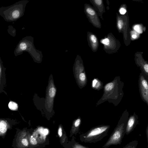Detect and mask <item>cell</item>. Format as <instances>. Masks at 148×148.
Instances as JSON below:
<instances>
[{"mask_svg":"<svg viewBox=\"0 0 148 148\" xmlns=\"http://www.w3.org/2000/svg\"><path fill=\"white\" fill-rule=\"evenodd\" d=\"M26 52L29 54L34 60L36 62H40L43 57L41 51L35 47L34 44V38L31 36H27L20 40L16 45L14 51L15 56Z\"/></svg>","mask_w":148,"mask_h":148,"instance_id":"3","label":"cell"},{"mask_svg":"<svg viewBox=\"0 0 148 148\" xmlns=\"http://www.w3.org/2000/svg\"><path fill=\"white\" fill-rule=\"evenodd\" d=\"M134 29L137 32H140V29L139 26L138 25H136L134 27Z\"/></svg>","mask_w":148,"mask_h":148,"instance_id":"25","label":"cell"},{"mask_svg":"<svg viewBox=\"0 0 148 148\" xmlns=\"http://www.w3.org/2000/svg\"><path fill=\"white\" fill-rule=\"evenodd\" d=\"M58 134L60 136H61L62 135V129L60 127L58 131Z\"/></svg>","mask_w":148,"mask_h":148,"instance_id":"27","label":"cell"},{"mask_svg":"<svg viewBox=\"0 0 148 148\" xmlns=\"http://www.w3.org/2000/svg\"><path fill=\"white\" fill-rule=\"evenodd\" d=\"M138 142L137 140H133L130 142L122 148H132L134 145L138 144Z\"/></svg>","mask_w":148,"mask_h":148,"instance_id":"13","label":"cell"},{"mask_svg":"<svg viewBox=\"0 0 148 148\" xmlns=\"http://www.w3.org/2000/svg\"><path fill=\"white\" fill-rule=\"evenodd\" d=\"M146 135L147 137V142H148V125H147L146 130Z\"/></svg>","mask_w":148,"mask_h":148,"instance_id":"26","label":"cell"},{"mask_svg":"<svg viewBox=\"0 0 148 148\" xmlns=\"http://www.w3.org/2000/svg\"><path fill=\"white\" fill-rule=\"evenodd\" d=\"M123 21L121 20H119L117 22V26L118 28L119 29H121L123 27Z\"/></svg>","mask_w":148,"mask_h":148,"instance_id":"16","label":"cell"},{"mask_svg":"<svg viewBox=\"0 0 148 148\" xmlns=\"http://www.w3.org/2000/svg\"><path fill=\"white\" fill-rule=\"evenodd\" d=\"M95 3L98 5H100L102 3V0H96L94 1Z\"/></svg>","mask_w":148,"mask_h":148,"instance_id":"24","label":"cell"},{"mask_svg":"<svg viewBox=\"0 0 148 148\" xmlns=\"http://www.w3.org/2000/svg\"><path fill=\"white\" fill-rule=\"evenodd\" d=\"M21 142L22 144L25 146H27L28 145V141L26 139H23L21 141Z\"/></svg>","mask_w":148,"mask_h":148,"instance_id":"20","label":"cell"},{"mask_svg":"<svg viewBox=\"0 0 148 148\" xmlns=\"http://www.w3.org/2000/svg\"><path fill=\"white\" fill-rule=\"evenodd\" d=\"M8 106L9 108L12 110H17L18 108L17 104L16 103L12 101H10L9 102Z\"/></svg>","mask_w":148,"mask_h":148,"instance_id":"10","label":"cell"},{"mask_svg":"<svg viewBox=\"0 0 148 148\" xmlns=\"http://www.w3.org/2000/svg\"><path fill=\"white\" fill-rule=\"evenodd\" d=\"M139 122L138 117L134 112L128 118L126 127L125 134L127 135L130 134L134 130Z\"/></svg>","mask_w":148,"mask_h":148,"instance_id":"7","label":"cell"},{"mask_svg":"<svg viewBox=\"0 0 148 148\" xmlns=\"http://www.w3.org/2000/svg\"><path fill=\"white\" fill-rule=\"evenodd\" d=\"M56 90L54 87H51L49 90V95L51 97H53L56 94Z\"/></svg>","mask_w":148,"mask_h":148,"instance_id":"15","label":"cell"},{"mask_svg":"<svg viewBox=\"0 0 148 148\" xmlns=\"http://www.w3.org/2000/svg\"><path fill=\"white\" fill-rule=\"evenodd\" d=\"M5 70L6 68L3 65V62L0 56V93L3 92L7 95L6 92L4 90L6 83Z\"/></svg>","mask_w":148,"mask_h":148,"instance_id":"8","label":"cell"},{"mask_svg":"<svg viewBox=\"0 0 148 148\" xmlns=\"http://www.w3.org/2000/svg\"><path fill=\"white\" fill-rule=\"evenodd\" d=\"M8 32L9 34L13 36H15L16 35V30L13 26L10 25L8 27Z\"/></svg>","mask_w":148,"mask_h":148,"instance_id":"12","label":"cell"},{"mask_svg":"<svg viewBox=\"0 0 148 148\" xmlns=\"http://www.w3.org/2000/svg\"><path fill=\"white\" fill-rule=\"evenodd\" d=\"M48 130L47 129L44 130V133L45 134H46L48 133Z\"/></svg>","mask_w":148,"mask_h":148,"instance_id":"28","label":"cell"},{"mask_svg":"<svg viewBox=\"0 0 148 148\" xmlns=\"http://www.w3.org/2000/svg\"><path fill=\"white\" fill-rule=\"evenodd\" d=\"M148 76L141 71L139 76L138 86L141 99L148 105Z\"/></svg>","mask_w":148,"mask_h":148,"instance_id":"6","label":"cell"},{"mask_svg":"<svg viewBox=\"0 0 148 148\" xmlns=\"http://www.w3.org/2000/svg\"><path fill=\"white\" fill-rule=\"evenodd\" d=\"M101 42L105 45H108L109 43V40L108 38H106L102 40Z\"/></svg>","mask_w":148,"mask_h":148,"instance_id":"21","label":"cell"},{"mask_svg":"<svg viewBox=\"0 0 148 148\" xmlns=\"http://www.w3.org/2000/svg\"><path fill=\"white\" fill-rule=\"evenodd\" d=\"M136 37V36L135 34H133L132 36V37L133 38H135Z\"/></svg>","mask_w":148,"mask_h":148,"instance_id":"29","label":"cell"},{"mask_svg":"<svg viewBox=\"0 0 148 148\" xmlns=\"http://www.w3.org/2000/svg\"><path fill=\"white\" fill-rule=\"evenodd\" d=\"M81 120L80 119H77L75 123V127H78L80 123Z\"/></svg>","mask_w":148,"mask_h":148,"instance_id":"23","label":"cell"},{"mask_svg":"<svg viewBox=\"0 0 148 148\" xmlns=\"http://www.w3.org/2000/svg\"><path fill=\"white\" fill-rule=\"evenodd\" d=\"M124 83L119 77H115L112 82L106 84L103 87V93L102 97L97 103V106L106 101L117 106L121 102L124 93Z\"/></svg>","mask_w":148,"mask_h":148,"instance_id":"1","label":"cell"},{"mask_svg":"<svg viewBox=\"0 0 148 148\" xmlns=\"http://www.w3.org/2000/svg\"><path fill=\"white\" fill-rule=\"evenodd\" d=\"M129 113L125 110L123 113L118 123L110 136L108 140L102 147L103 148H108L112 145L121 144L125 134L127 121Z\"/></svg>","mask_w":148,"mask_h":148,"instance_id":"4","label":"cell"},{"mask_svg":"<svg viewBox=\"0 0 148 148\" xmlns=\"http://www.w3.org/2000/svg\"><path fill=\"white\" fill-rule=\"evenodd\" d=\"M91 40L93 43H95L97 40V38L96 36L93 34L91 35L90 36Z\"/></svg>","mask_w":148,"mask_h":148,"instance_id":"19","label":"cell"},{"mask_svg":"<svg viewBox=\"0 0 148 148\" xmlns=\"http://www.w3.org/2000/svg\"><path fill=\"white\" fill-rule=\"evenodd\" d=\"M92 86L95 90H99L103 88V83L97 78H94L92 82Z\"/></svg>","mask_w":148,"mask_h":148,"instance_id":"9","label":"cell"},{"mask_svg":"<svg viewBox=\"0 0 148 148\" xmlns=\"http://www.w3.org/2000/svg\"><path fill=\"white\" fill-rule=\"evenodd\" d=\"M138 144H136L134 145L132 148H136Z\"/></svg>","mask_w":148,"mask_h":148,"instance_id":"30","label":"cell"},{"mask_svg":"<svg viewBox=\"0 0 148 148\" xmlns=\"http://www.w3.org/2000/svg\"><path fill=\"white\" fill-rule=\"evenodd\" d=\"M110 126L101 125L91 128L84 136L86 141L90 143H95L101 140L108 134Z\"/></svg>","mask_w":148,"mask_h":148,"instance_id":"5","label":"cell"},{"mask_svg":"<svg viewBox=\"0 0 148 148\" xmlns=\"http://www.w3.org/2000/svg\"><path fill=\"white\" fill-rule=\"evenodd\" d=\"M79 78L82 81H84L86 79V75L84 73H81L79 75Z\"/></svg>","mask_w":148,"mask_h":148,"instance_id":"17","label":"cell"},{"mask_svg":"<svg viewBox=\"0 0 148 148\" xmlns=\"http://www.w3.org/2000/svg\"><path fill=\"white\" fill-rule=\"evenodd\" d=\"M7 124L4 120H2L0 122V131L2 133H4L7 131Z\"/></svg>","mask_w":148,"mask_h":148,"instance_id":"11","label":"cell"},{"mask_svg":"<svg viewBox=\"0 0 148 148\" xmlns=\"http://www.w3.org/2000/svg\"><path fill=\"white\" fill-rule=\"evenodd\" d=\"M29 2L22 0L7 7H0V16L8 22L16 21L23 16L26 6Z\"/></svg>","mask_w":148,"mask_h":148,"instance_id":"2","label":"cell"},{"mask_svg":"<svg viewBox=\"0 0 148 148\" xmlns=\"http://www.w3.org/2000/svg\"><path fill=\"white\" fill-rule=\"evenodd\" d=\"M119 12L121 14H124L126 13V10L124 8H121L119 10Z\"/></svg>","mask_w":148,"mask_h":148,"instance_id":"22","label":"cell"},{"mask_svg":"<svg viewBox=\"0 0 148 148\" xmlns=\"http://www.w3.org/2000/svg\"><path fill=\"white\" fill-rule=\"evenodd\" d=\"M30 143L33 145H35L37 143V141L36 139L32 136L30 139Z\"/></svg>","mask_w":148,"mask_h":148,"instance_id":"18","label":"cell"},{"mask_svg":"<svg viewBox=\"0 0 148 148\" xmlns=\"http://www.w3.org/2000/svg\"><path fill=\"white\" fill-rule=\"evenodd\" d=\"M85 10L86 12L90 15L93 16L95 14V12L90 7H86L85 8Z\"/></svg>","mask_w":148,"mask_h":148,"instance_id":"14","label":"cell"}]
</instances>
